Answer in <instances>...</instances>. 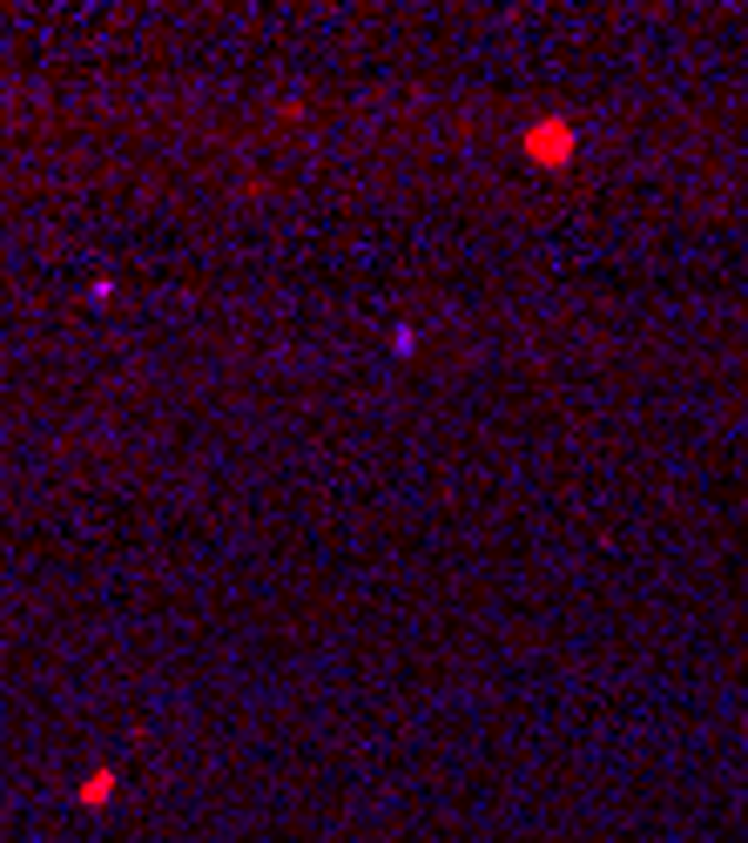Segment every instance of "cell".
Returning <instances> with one entry per match:
<instances>
[{
	"instance_id": "7a4b0ae2",
	"label": "cell",
	"mask_w": 748,
	"mask_h": 843,
	"mask_svg": "<svg viewBox=\"0 0 748 843\" xmlns=\"http://www.w3.org/2000/svg\"><path fill=\"white\" fill-rule=\"evenodd\" d=\"M74 796H81V810H102V803L115 796V770H95V776H89V783H81Z\"/></svg>"
},
{
	"instance_id": "6da1fadb",
	"label": "cell",
	"mask_w": 748,
	"mask_h": 843,
	"mask_svg": "<svg viewBox=\"0 0 748 843\" xmlns=\"http://www.w3.org/2000/svg\"><path fill=\"white\" fill-rule=\"evenodd\" d=\"M520 149H526L533 169H566V162L580 155V129L560 122V115H546V122H533V129L520 135Z\"/></svg>"
}]
</instances>
